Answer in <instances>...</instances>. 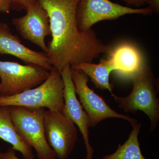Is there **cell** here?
<instances>
[{
  "label": "cell",
  "mask_w": 159,
  "mask_h": 159,
  "mask_svg": "<svg viewBox=\"0 0 159 159\" xmlns=\"http://www.w3.org/2000/svg\"><path fill=\"white\" fill-rule=\"evenodd\" d=\"M47 11L52 39L48 54L52 66L61 72L67 65L91 63L101 54H109L111 46L98 38L93 29L80 31L76 12L79 0H37Z\"/></svg>",
  "instance_id": "1"
},
{
  "label": "cell",
  "mask_w": 159,
  "mask_h": 159,
  "mask_svg": "<svg viewBox=\"0 0 159 159\" xmlns=\"http://www.w3.org/2000/svg\"><path fill=\"white\" fill-rule=\"evenodd\" d=\"M133 83L128 96L113 95L119 107L125 112L136 113L142 111L150 120V131L153 132L159 121V102L156 91V80L149 66L145 63L129 78Z\"/></svg>",
  "instance_id": "2"
},
{
  "label": "cell",
  "mask_w": 159,
  "mask_h": 159,
  "mask_svg": "<svg viewBox=\"0 0 159 159\" xmlns=\"http://www.w3.org/2000/svg\"><path fill=\"white\" fill-rule=\"evenodd\" d=\"M64 87L60 72L53 66L48 77L39 86L11 97H0V107L16 106L47 108L48 110L63 112Z\"/></svg>",
  "instance_id": "3"
},
{
  "label": "cell",
  "mask_w": 159,
  "mask_h": 159,
  "mask_svg": "<svg viewBox=\"0 0 159 159\" xmlns=\"http://www.w3.org/2000/svg\"><path fill=\"white\" fill-rule=\"evenodd\" d=\"M11 119L18 132L34 148L38 159H56L46 139L43 117L45 108L10 106Z\"/></svg>",
  "instance_id": "4"
},
{
  "label": "cell",
  "mask_w": 159,
  "mask_h": 159,
  "mask_svg": "<svg viewBox=\"0 0 159 159\" xmlns=\"http://www.w3.org/2000/svg\"><path fill=\"white\" fill-rule=\"evenodd\" d=\"M50 74V71L35 65L0 61V97H11L36 87Z\"/></svg>",
  "instance_id": "5"
},
{
  "label": "cell",
  "mask_w": 159,
  "mask_h": 159,
  "mask_svg": "<svg viewBox=\"0 0 159 159\" xmlns=\"http://www.w3.org/2000/svg\"><path fill=\"white\" fill-rule=\"evenodd\" d=\"M71 77L75 86L76 94L83 108L87 115L90 127H94L101 121L110 118L123 119L130 122L131 125L137 120L128 116L118 113L111 108L105 100L89 87V77L80 70L70 68Z\"/></svg>",
  "instance_id": "6"
},
{
  "label": "cell",
  "mask_w": 159,
  "mask_h": 159,
  "mask_svg": "<svg viewBox=\"0 0 159 159\" xmlns=\"http://www.w3.org/2000/svg\"><path fill=\"white\" fill-rule=\"evenodd\" d=\"M153 13L148 7L133 9L109 0H79L76 17L79 30L84 31L92 29V26L101 21L116 20L127 14L151 15Z\"/></svg>",
  "instance_id": "7"
},
{
  "label": "cell",
  "mask_w": 159,
  "mask_h": 159,
  "mask_svg": "<svg viewBox=\"0 0 159 159\" xmlns=\"http://www.w3.org/2000/svg\"><path fill=\"white\" fill-rule=\"evenodd\" d=\"M43 123L47 142L57 158L67 159L77 141L76 125L62 112L48 110L45 111Z\"/></svg>",
  "instance_id": "8"
},
{
  "label": "cell",
  "mask_w": 159,
  "mask_h": 159,
  "mask_svg": "<svg viewBox=\"0 0 159 159\" xmlns=\"http://www.w3.org/2000/svg\"><path fill=\"white\" fill-rule=\"evenodd\" d=\"M26 11L25 15L13 19L12 24L24 39L30 41L48 54L45 39L51 35L48 13L38 1L28 7Z\"/></svg>",
  "instance_id": "9"
},
{
  "label": "cell",
  "mask_w": 159,
  "mask_h": 159,
  "mask_svg": "<svg viewBox=\"0 0 159 159\" xmlns=\"http://www.w3.org/2000/svg\"><path fill=\"white\" fill-rule=\"evenodd\" d=\"M61 74L64 84V106L63 113L70 119L79 128L85 144L86 150L85 159H92L94 151L89 140V119L81 103L77 99L75 86L71 77L70 66L69 65L66 66L61 72Z\"/></svg>",
  "instance_id": "10"
},
{
  "label": "cell",
  "mask_w": 159,
  "mask_h": 159,
  "mask_svg": "<svg viewBox=\"0 0 159 159\" xmlns=\"http://www.w3.org/2000/svg\"><path fill=\"white\" fill-rule=\"evenodd\" d=\"M0 54H10L26 64L39 66L48 70L53 68L51 60L45 52L34 51L21 43L19 38L12 34L9 25L0 22Z\"/></svg>",
  "instance_id": "11"
},
{
  "label": "cell",
  "mask_w": 159,
  "mask_h": 159,
  "mask_svg": "<svg viewBox=\"0 0 159 159\" xmlns=\"http://www.w3.org/2000/svg\"><path fill=\"white\" fill-rule=\"evenodd\" d=\"M118 76L129 79L130 76L145 63L140 50L131 43L119 44L109 54Z\"/></svg>",
  "instance_id": "12"
},
{
  "label": "cell",
  "mask_w": 159,
  "mask_h": 159,
  "mask_svg": "<svg viewBox=\"0 0 159 159\" xmlns=\"http://www.w3.org/2000/svg\"><path fill=\"white\" fill-rule=\"evenodd\" d=\"M0 139L11 144L23 159H34L32 148L20 135L12 122L9 106L0 107Z\"/></svg>",
  "instance_id": "13"
},
{
  "label": "cell",
  "mask_w": 159,
  "mask_h": 159,
  "mask_svg": "<svg viewBox=\"0 0 159 159\" xmlns=\"http://www.w3.org/2000/svg\"><path fill=\"white\" fill-rule=\"evenodd\" d=\"M71 68L80 70L90 78L95 87L100 90H107L112 96L113 85L110 82L109 76L114 71V66L109 58L100 59L99 64L83 63L77 65L72 66Z\"/></svg>",
  "instance_id": "14"
},
{
  "label": "cell",
  "mask_w": 159,
  "mask_h": 159,
  "mask_svg": "<svg viewBox=\"0 0 159 159\" xmlns=\"http://www.w3.org/2000/svg\"><path fill=\"white\" fill-rule=\"evenodd\" d=\"M132 130L128 139L122 144H119L113 153L104 156L102 159H145L141 152L138 139L142 124L136 123L132 125Z\"/></svg>",
  "instance_id": "15"
},
{
  "label": "cell",
  "mask_w": 159,
  "mask_h": 159,
  "mask_svg": "<svg viewBox=\"0 0 159 159\" xmlns=\"http://www.w3.org/2000/svg\"><path fill=\"white\" fill-rule=\"evenodd\" d=\"M37 0H10V9L16 11L26 10Z\"/></svg>",
  "instance_id": "16"
},
{
  "label": "cell",
  "mask_w": 159,
  "mask_h": 159,
  "mask_svg": "<svg viewBox=\"0 0 159 159\" xmlns=\"http://www.w3.org/2000/svg\"><path fill=\"white\" fill-rule=\"evenodd\" d=\"M0 159H20L18 157L16 151L12 147H9L5 152H0Z\"/></svg>",
  "instance_id": "17"
},
{
  "label": "cell",
  "mask_w": 159,
  "mask_h": 159,
  "mask_svg": "<svg viewBox=\"0 0 159 159\" xmlns=\"http://www.w3.org/2000/svg\"><path fill=\"white\" fill-rule=\"evenodd\" d=\"M145 4L148 5V7L153 12L159 14V0H145Z\"/></svg>",
  "instance_id": "18"
},
{
  "label": "cell",
  "mask_w": 159,
  "mask_h": 159,
  "mask_svg": "<svg viewBox=\"0 0 159 159\" xmlns=\"http://www.w3.org/2000/svg\"><path fill=\"white\" fill-rule=\"evenodd\" d=\"M10 9V0H0V11L9 13Z\"/></svg>",
  "instance_id": "19"
},
{
  "label": "cell",
  "mask_w": 159,
  "mask_h": 159,
  "mask_svg": "<svg viewBox=\"0 0 159 159\" xmlns=\"http://www.w3.org/2000/svg\"><path fill=\"white\" fill-rule=\"evenodd\" d=\"M125 2L127 5H131L139 7L145 4V0H122Z\"/></svg>",
  "instance_id": "20"
}]
</instances>
